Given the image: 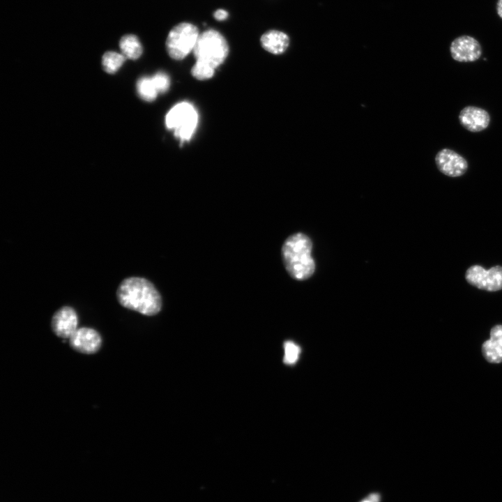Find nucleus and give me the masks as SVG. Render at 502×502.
<instances>
[{"mask_svg": "<svg viewBox=\"0 0 502 502\" xmlns=\"http://www.w3.org/2000/svg\"><path fill=\"white\" fill-rule=\"evenodd\" d=\"M116 298L123 307L146 316L158 314L162 307L160 293L148 280L129 277L119 284Z\"/></svg>", "mask_w": 502, "mask_h": 502, "instance_id": "nucleus-1", "label": "nucleus"}, {"mask_svg": "<svg viewBox=\"0 0 502 502\" xmlns=\"http://www.w3.org/2000/svg\"><path fill=\"white\" fill-rule=\"evenodd\" d=\"M312 243L303 233L289 236L282 247V257L289 275L297 280L310 277L315 271V263L312 256Z\"/></svg>", "mask_w": 502, "mask_h": 502, "instance_id": "nucleus-2", "label": "nucleus"}, {"mask_svg": "<svg viewBox=\"0 0 502 502\" xmlns=\"http://www.w3.org/2000/svg\"><path fill=\"white\" fill-rule=\"evenodd\" d=\"M196 61L216 68L226 59L229 46L225 38L218 31L207 29L199 33L193 50Z\"/></svg>", "mask_w": 502, "mask_h": 502, "instance_id": "nucleus-3", "label": "nucleus"}, {"mask_svg": "<svg viewBox=\"0 0 502 502\" xmlns=\"http://www.w3.org/2000/svg\"><path fill=\"white\" fill-rule=\"evenodd\" d=\"M197 123V110L188 102H181L175 105L165 117L167 128L174 130V136L181 141V144L191 139Z\"/></svg>", "mask_w": 502, "mask_h": 502, "instance_id": "nucleus-4", "label": "nucleus"}, {"mask_svg": "<svg viewBox=\"0 0 502 502\" xmlns=\"http://www.w3.org/2000/svg\"><path fill=\"white\" fill-rule=\"evenodd\" d=\"M199 36L198 28L190 22H181L169 32L166 48L169 56L174 60H182L193 51Z\"/></svg>", "mask_w": 502, "mask_h": 502, "instance_id": "nucleus-5", "label": "nucleus"}, {"mask_svg": "<svg viewBox=\"0 0 502 502\" xmlns=\"http://www.w3.org/2000/svg\"><path fill=\"white\" fill-rule=\"evenodd\" d=\"M466 281L471 285L485 291H496L502 289V267L494 266L489 270L474 265L466 272Z\"/></svg>", "mask_w": 502, "mask_h": 502, "instance_id": "nucleus-6", "label": "nucleus"}, {"mask_svg": "<svg viewBox=\"0 0 502 502\" xmlns=\"http://www.w3.org/2000/svg\"><path fill=\"white\" fill-rule=\"evenodd\" d=\"M435 164L438 169L444 175L450 177H459L464 175L469 167L465 158L454 150L444 148L435 155Z\"/></svg>", "mask_w": 502, "mask_h": 502, "instance_id": "nucleus-7", "label": "nucleus"}, {"mask_svg": "<svg viewBox=\"0 0 502 502\" xmlns=\"http://www.w3.org/2000/svg\"><path fill=\"white\" fill-rule=\"evenodd\" d=\"M452 58L458 62H474L480 59L482 50L473 37L464 35L455 38L450 45Z\"/></svg>", "mask_w": 502, "mask_h": 502, "instance_id": "nucleus-8", "label": "nucleus"}, {"mask_svg": "<svg viewBox=\"0 0 502 502\" xmlns=\"http://www.w3.org/2000/svg\"><path fill=\"white\" fill-rule=\"evenodd\" d=\"M68 340L73 349L84 354L96 353L102 344V338L98 332L87 327L77 328Z\"/></svg>", "mask_w": 502, "mask_h": 502, "instance_id": "nucleus-9", "label": "nucleus"}, {"mask_svg": "<svg viewBox=\"0 0 502 502\" xmlns=\"http://www.w3.org/2000/svg\"><path fill=\"white\" fill-rule=\"evenodd\" d=\"M78 317L71 307L63 306L56 310L51 320V327L59 337L69 339L77 329Z\"/></svg>", "mask_w": 502, "mask_h": 502, "instance_id": "nucleus-10", "label": "nucleus"}, {"mask_svg": "<svg viewBox=\"0 0 502 502\" xmlns=\"http://www.w3.org/2000/svg\"><path fill=\"white\" fill-rule=\"evenodd\" d=\"M459 121L462 127L471 132L485 130L489 125L491 118L488 112L481 107L469 105L459 114Z\"/></svg>", "mask_w": 502, "mask_h": 502, "instance_id": "nucleus-11", "label": "nucleus"}, {"mask_svg": "<svg viewBox=\"0 0 502 502\" xmlns=\"http://www.w3.org/2000/svg\"><path fill=\"white\" fill-rule=\"evenodd\" d=\"M482 353L487 361L502 362V325H496L490 330V337L482 346Z\"/></svg>", "mask_w": 502, "mask_h": 502, "instance_id": "nucleus-12", "label": "nucleus"}, {"mask_svg": "<svg viewBox=\"0 0 502 502\" xmlns=\"http://www.w3.org/2000/svg\"><path fill=\"white\" fill-rule=\"evenodd\" d=\"M260 42L266 51L273 54H281L288 48L289 38L281 31L269 30L261 36Z\"/></svg>", "mask_w": 502, "mask_h": 502, "instance_id": "nucleus-13", "label": "nucleus"}, {"mask_svg": "<svg viewBox=\"0 0 502 502\" xmlns=\"http://www.w3.org/2000/svg\"><path fill=\"white\" fill-rule=\"evenodd\" d=\"M122 54L129 59H137L142 54V46L138 38L133 34L123 36L119 42Z\"/></svg>", "mask_w": 502, "mask_h": 502, "instance_id": "nucleus-14", "label": "nucleus"}, {"mask_svg": "<svg viewBox=\"0 0 502 502\" xmlns=\"http://www.w3.org/2000/svg\"><path fill=\"white\" fill-rule=\"evenodd\" d=\"M137 91L139 97L146 101H153L159 93L152 77H142L137 82Z\"/></svg>", "mask_w": 502, "mask_h": 502, "instance_id": "nucleus-15", "label": "nucleus"}, {"mask_svg": "<svg viewBox=\"0 0 502 502\" xmlns=\"http://www.w3.org/2000/svg\"><path fill=\"white\" fill-rule=\"evenodd\" d=\"M125 56L115 52H107L102 58L104 70L110 74L115 73L121 67L126 60Z\"/></svg>", "mask_w": 502, "mask_h": 502, "instance_id": "nucleus-16", "label": "nucleus"}, {"mask_svg": "<svg viewBox=\"0 0 502 502\" xmlns=\"http://www.w3.org/2000/svg\"><path fill=\"white\" fill-rule=\"evenodd\" d=\"M215 68L201 61H196L191 69L192 75L199 80L211 78L215 73Z\"/></svg>", "mask_w": 502, "mask_h": 502, "instance_id": "nucleus-17", "label": "nucleus"}, {"mask_svg": "<svg viewBox=\"0 0 502 502\" xmlns=\"http://www.w3.org/2000/svg\"><path fill=\"white\" fill-rule=\"evenodd\" d=\"M284 363L289 365L295 363L298 358L301 348L293 342L287 341L284 344Z\"/></svg>", "mask_w": 502, "mask_h": 502, "instance_id": "nucleus-18", "label": "nucleus"}, {"mask_svg": "<svg viewBox=\"0 0 502 502\" xmlns=\"http://www.w3.org/2000/svg\"><path fill=\"white\" fill-rule=\"evenodd\" d=\"M152 79L159 93H164L167 91L170 85V79L165 73L158 72L152 76Z\"/></svg>", "mask_w": 502, "mask_h": 502, "instance_id": "nucleus-19", "label": "nucleus"}, {"mask_svg": "<svg viewBox=\"0 0 502 502\" xmlns=\"http://www.w3.org/2000/svg\"><path fill=\"white\" fill-rule=\"evenodd\" d=\"M214 18L218 21H225L229 17V13L222 8L216 10L213 13Z\"/></svg>", "mask_w": 502, "mask_h": 502, "instance_id": "nucleus-20", "label": "nucleus"}, {"mask_svg": "<svg viewBox=\"0 0 502 502\" xmlns=\"http://www.w3.org/2000/svg\"><path fill=\"white\" fill-rule=\"evenodd\" d=\"M496 11L499 17L502 19V0L497 1Z\"/></svg>", "mask_w": 502, "mask_h": 502, "instance_id": "nucleus-21", "label": "nucleus"}, {"mask_svg": "<svg viewBox=\"0 0 502 502\" xmlns=\"http://www.w3.org/2000/svg\"><path fill=\"white\" fill-rule=\"evenodd\" d=\"M363 502H372V501L367 500V501H363Z\"/></svg>", "mask_w": 502, "mask_h": 502, "instance_id": "nucleus-22", "label": "nucleus"}]
</instances>
